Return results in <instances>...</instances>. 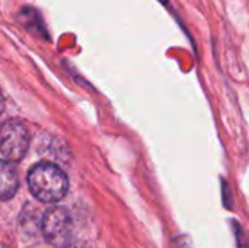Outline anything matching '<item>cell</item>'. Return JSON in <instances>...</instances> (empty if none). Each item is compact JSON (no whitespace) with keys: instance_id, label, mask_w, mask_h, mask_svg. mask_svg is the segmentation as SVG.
Wrapping results in <instances>:
<instances>
[{"instance_id":"obj_1","label":"cell","mask_w":249,"mask_h":248,"mask_svg":"<svg viewBox=\"0 0 249 248\" xmlns=\"http://www.w3.org/2000/svg\"><path fill=\"white\" fill-rule=\"evenodd\" d=\"M28 186L35 199L44 203L61 200L69 190V180L64 171L51 162H41L31 168Z\"/></svg>"},{"instance_id":"obj_2","label":"cell","mask_w":249,"mask_h":248,"mask_svg":"<svg viewBox=\"0 0 249 248\" xmlns=\"http://www.w3.org/2000/svg\"><path fill=\"white\" fill-rule=\"evenodd\" d=\"M42 232L45 240L57 248H66L73 235V222L64 208H51L42 219Z\"/></svg>"},{"instance_id":"obj_3","label":"cell","mask_w":249,"mask_h":248,"mask_svg":"<svg viewBox=\"0 0 249 248\" xmlns=\"http://www.w3.org/2000/svg\"><path fill=\"white\" fill-rule=\"evenodd\" d=\"M29 148V133L18 120H7L0 126V152L13 162L20 161Z\"/></svg>"},{"instance_id":"obj_4","label":"cell","mask_w":249,"mask_h":248,"mask_svg":"<svg viewBox=\"0 0 249 248\" xmlns=\"http://www.w3.org/2000/svg\"><path fill=\"white\" fill-rule=\"evenodd\" d=\"M19 189V177L16 168L0 159V200H9Z\"/></svg>"},{"instance_id":"obj_5","label":"cell","mask_w":249,"mask_h":248,"mask_svg":"<svg viewBox=\"0 0 249 248\" xmlns=\"http://www.w3.org/2000/svg\"><path fill=\"white\" fill-rule=\"evenodd\" d=\"M175 248H193V247H190V244H188V241H187V240H184V238H178Z\"/></svg>"},{"instance_id":"obj_6","label":"cell","mask_w":249,"mask_h":248,"mask_svg":"<svg viewBox=\"0 0 249 248\" xmlns=\"http://www.w3.org/2000/svg\"><path fill=\"white\" fill-rule=\"evenodd\" d=\"M3 108H4V98H3V94H1V89H0V114L3 113Z\"/></svg>"},{"instance_id":"obj_7","label":"cell","mask_w":249,"mask_h":248,"mask_svg":"<svg viewBox=\"0 0 249 248\" xmlns=\"http://www.w3.org/2000/svg\"><path fill=\"white\" fill-rule=\"evenodd\" d=\"M0 248H10V247H7V246H1Z\"/></svg>"}]
</instances>
